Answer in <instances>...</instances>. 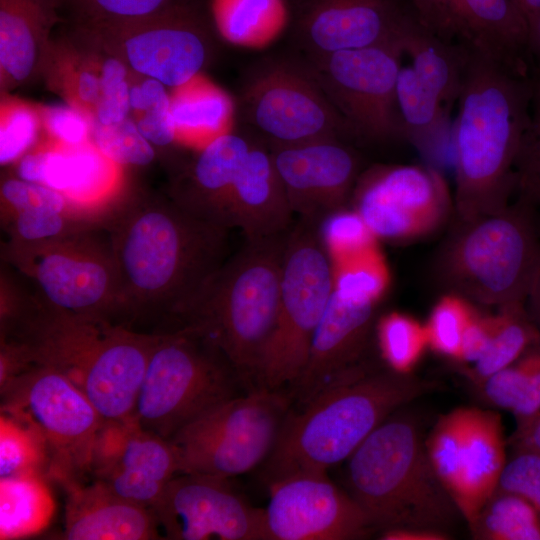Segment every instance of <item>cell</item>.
<instances>
[{
  "label": "cell",
  "instance_id": "26",
  "mask_svg": "<svg viewBox=\"0 0 540 540\" xmlns=\"http://www.w3.org/2000/svg\"><path fill=\"white\" fill-rule=\"evenodd\" d=\"M59 11L58 0H0L2 93L43 75Z\"/></svg>",
  "mask_w": 540,
  "mask_h": 540
},
{
  "label": "cell",
  "instance_id": "52",
  "mask_svg": "<svg viewBox=\"0 0 540 540\" xmlns=\"http://www.w3.org/2000/svg\"><path fill=\"white\" fill-rule=\"evenodd\" d=\"M530 369L523 394L515 406L517 425L527 421L540 411V338L527 349Z\"/></svg>",
  "mask_w": 540,
  "mask_h": 540
},
{
  "label": "cell",
  "instance_id": "54",
  "mask_svg": "<svg viewBox=\"0 0 540 540\" xmlns=\"http://www.w3.org/2000/svg\"><path fill=\"white\" fill-rule=\"evenodd\" d=\"M513 442L516 450H531L540 453V411L517 425Z\"/></svg>",
  "mask_w": 540,
  "mask_h": 540
},
{
  "label": "cell",
  "instance_id": "11",
  "mask_svg": "<svg viewBox=\"0 0 540 540\" xmlns=\"http://www.w3.org/2000/svg\"><path fill=\"white\" fill-rule=\"evenodd\" d=\"M292 404L283 389L253 387L212 407L169 439L180 473L231 478L264 464Z\"/></svg>",
  "mask_w": 540,
  "mask_h": 540
},
{
  "label": "cell",
  "instance_id": "4",
  "mask_svg": "<svg viewBox=\"0 0 540 540\" xmlns=\"http://www.w3.org/2000/svg\"><path fill=\"white\" fill-rule=\"evenodd\" d=\"M431 389L409 374L367 362L291 411L264 462L269 485L282 478L327 470L346 461L398 408Z\"/></svg>",
  "mask_w": 540,
  "mask_h": 540
},
{
  "label": "cell",
  "instance_id": "12",
  "mask_svg": "<svg viewBox=\"0 0 540 540\" xmlns=\"http://www.w3.org/2000/svg\"><path fill=\"white\" fill-rule=\"evenodd\" d=\"M1 412L36 430L50 453L48 474L56 480L90 472L92 451L103 418L61 373L41 365H25L0 382Z\"/></svg>",
  "mask_w": 540,
  "mask_h": 540
},
{
  "label": "cell",
  "instance_id": "9",
  "mask_svg": "<svg viewBox=\"0 0 540 540\" xmlns=\"http://www.w3.org/2000/svg\"><path fill=\"white\" fill-rule=\"evenodd\" d=\"M237 380L223 355L195 331H160L133 416L143 429L169 440L204 412L236 396Z\"/></svg>",
  "mask_w": 540,
  "mask_h": 540
},
{
  "label": "cell",
  "instance_id": "30",
  "mask_svg": "<svg viewBox=\"0 0 540 540\" xmlns=\"http://www.w3.org/2000/svg\"><path fill=\"white\" fill-rule=\"evenodd\" d=\"M400 44L417 77L451 109L461 91L465 43L442 39L424 27L415 16L406 24Z\"/></svg>",
  "mask_w": 540,
  "mask_h": 540
},
{
  "label": "cell",
  "instance_id": "25",
  "mask_svg": "<svg viewBox=\"0 0 540 540\" xmlns=\"http://www.w3.org/2000/svg\"><path fill=\"white\" fill-rule=\"evenodd\" d=\"M66 491L63 538L68 540L159 539V524L150 508L127 500L99 480L82 484L60 481Z\"/></svg>",
  "mask_w": 540,
  "mask_h": 540
},
{
  "label": "cell",
  "instance_id": "56",
  "mask_svg": "<svg viewBox=\"0 0 540 540\" xmlns=\"http://www.w3.org/2000/svg\"><path fill=\"white\" fill-rule=\"evenodd\" d=\"M529 65L534 94H540V13L529 20Z\"/></svg>",
  "mask_w": 540,
  "mask_h": 540
},
{
  "label": "cell",
  "instance_id": "39",
  "mask_svg": "<svg viewBox=\"0 0 540 540\" xmlns=\"http://www.w3.org/2000/svg\"><path fill=\"white\" fill-rule=\"evenodd\" d=\"M72 26L100 27L144 20L178 0H58Z\"/></svg>",
  "mask_w": 540,
  "mask_h": 540
},
{
  "label": "cell",
  "instance_id": "55",
  "mask_svg": "<svg viewBox=\"0 0 540 540\" xmlns=\"http://www.w3.org/2000/svg\"><path fill=\"white\" fill-rule=\"evenodd\" d=\"M383 540H446L447 533L438 529L421 527H392L383 529L380 534Z\"/></svg>",
  "mask_w": 540,
  "mask_h": 540
},
{
  "label": "cell",
  "instance_id": "41",
  "mask_svg": "<svg viewBox=\"0 0 540 540\" xmlns=\"http://www.w3.org/2000/svg\"><path fill=\"white\" fill-rule=\"evenodd\" d=\"M463 436L464 407H461L441 416L425 442L430 464L453 501L459 491Z\"/></svg>",
  "mask_w": 540,
  "mask_h": 540
},
{
  "label": "cell",
  "instance_id": "23",
  "mask_svg": "<svg viewBox=\"0 0 540 540\" xmlns=\"http://www.w3.org/2000/svg\"><path fill=\"white\" fill-rule=\"evenodd\" d=\"M119 170L90 141L68 146L49 139L17 161L16 177L44 184L84 208L99 211L115 193Z\"/></svg>",
  "mask_w": 540,
  "mask_h": 540
},
{
  "label": "cell",
  "instance_id": "42",
  "mask_svg": "<svg viewBox=\"0 0 540 540\" xmlns=\"http://www.w3.org/2000/svg\"><path fill=\"white\" fill-rule=\"evenodd\" d=\"M89 141L117 166H147L155 157V147L127 117L121 122L104 125L91 123Z\"/></svg>",
  "mask_w": 540,
  "mask_h": 540
},
{
  "label": "cell",
  "instance_id": "28",
  "mask_svg": "<svg viewBox=\"0 0 540 540\" xmlns=\"http://www.w3.org/2000/svg\"><path fill=\"white\" fill-rule=\"evenodd\" d=\"M231 214L233 228H239L245 239L281 234L294 223L270 150L257 142L238 171Z\"/></svg>",
  "mask_w": 540,
  "mask_h": 540
},
{
  "label": "cell",
  "instance_id": "48",
  "mask_svg": "<svg viewBox=\"0 0 540 540\" xmlns=\"http://www.w3.org/2000/svg\"><path fill=\"white\" fill-rule=\"evenodd\" d=\"M520 198L540 207V94H534L531 123L518 166Z\"/></svg>",
  "mask_w": 540,
  "mask_h": 540
},
{
  "label": "cell",
  "instance_id": "5",
  "mask_svg": "<svg viewBox=\"0 0 540 540\" xmlns=\"http://www.w3.org/2000/svg\"><path fill=\"white\" fill-rule=\"evenodd\" d=\"M288 231L245 239L170 327L195 331L242 381L255 382L274 331Z\"/></svg>",
  "mask_w": 540,
  "mask_h": 540
},
{
  "label": "cell",
  "instance_id": "34",
  "mask_svg": "<svg viewBox=\"0 0 540 540\" xmlns=\"http://www.w3.org/2000/svg\"><path fill=\"white\" fill-rule=\"evenodd\" d=\"M214 24L231 44L259 48L269 44L285 24L281 0H214Z\"/></svg>",
  "mask_w": 540,
  "mask_h": 540
},
{
  "label": "cell",
  "instance_id": "18",
  "mask_svg": "<svg viewBox=\"0 0 540 540\" xmlns=\"http://www.w3.org/2000/svg\"><path fill=\"white\" fill-rule=\"evenodd\" d=\"M269 540H350L375 528L369 515L327 472L294 474L268 485Z\"/></svg>",
  "mask_w": 540,
  "mask_h": 540
},
{
  "label": "cell",
  "instance_id": "2",
  "mask_svg": "<svg viewBox=\"0 0 540 540\" xmlns=\"http://www.w3.org/2000/svg\"><path fill=\"white\" fill-rule=\"evenodd\" d=\"M1 350L18 366L51 368L69 379L104 420L134 413L159 332L73 315L18 289L1 303Z\"/></svg>",
  "mask_w": 540,
  "mask_h": 540
},
{
  "label": "cell",
  "instance_id": "17",
  "mask_svg": "<svg viewBox=\"0 0 540 540\" xmlns=\"http://www.w3.org/2000/svg\"><path fill=\"white\" fill-rule=\"evenodd\" d=\"M151 510L167 539L269 540L264 508L239 495L229 478L178 473Z\"/></svg>",
  "mask_w": 540,
  "mask_h": 540
},
{
  "label": "cell",
  "instance_id": "35",
  "mask_svg": "<svg viewBox=\"0 0 540 540\" xmlns=\"http://www.w3.org/2000/svg\"><path fill=\"white\" fill-rule=\"evenodd\" d=\"M499 310L498 314L489 316V342L471 371L472 377L479 383L514 363L540 338V331L528 318L523 305Z\"/></svg>",
  "mask_w": 540,
  "mask_h": 540
},
{
  "label": "cell",
  "instance_id": "38",
  "mask_svg": "<svg viewBox=\"0 0 540 540\" xmlns=\"http://www.w3.org/2000/svg\"><path fill=\"white\" fill-rule=\"evenodd\" d=\"M50 453L42 436L21 420L1 412L0 478L30 473L44 475Z\"/></svg>",
  "mask_w": 540,
  "mask_h": 540
},
{
  "label": "cell",
  "instance_id": "31",
  "mask_svg": "<svg viewBox=\"0 0 540 540\" xmlns=\"http://www.w3.org/2000/svg\"><path fill=\"white\" fill-rule=\"evenodd\" d=\"M55 510L52 492L43 474L0 478V539L14 540L38 534Z\"/></svg>",
  "mask_w": 540,
  "mask_h": 540
},
{
  "label": "cell",
  "instance_id": "3",
  "mask_svg": "<svg viewBox=\"0 0 540 540\" xmlns=\"http://www.w3.org/2000/svg\"><path fill=\"white\" fill-rule=\"evenodd\" d=\"M453 130L456 220L496 212L517 188L533 83L468 43Z\"/></svg>",
  "mask_w": 540,
  "mask_h": 540
},
{
  "label": "cell",
  "instance_id": "16",
  "mask_svg": "<svg viewBox=\"0 0 540 540\" xmlns=\"http://www.w3.org/2000/svg\"><path fill=\"white\" fill-rule=\"evenodd\" d=\"M352 201L372 235L392 241L430 234L454 211L443 176L421 165L376 166L362 172Z\"/></svg>",
  "mask_w": 540,
  "mask_h": 540
},
{
  "label": "cell",
  "instance_id": "6",
  "mask_svg": "<svg viewBox=\"0 0 540 540\" xmlns=\"http://www.w3.org/2000/svg\"><path fill=\"white\" fill-rule=\"evenodd\" d=\"M394 414L346 460L349 494L374 527L441 530L459 510L430 464L415 420Z\"/></svg>",
  "mask_w": 540,
  "mask_h": 540
},
{
  "label": "cell",
  "instance_id": "47",
  "mask_svg": "<svg viewBox=\"0 0 540 540\" xmlns=\"http://www.w3.org/2000/svg\"><path fill=\"white\" fill-rule=\"evenodd\" d=\"M497 490L525 498L540 513V453L516 450L505 464Z\"/></svg>",
  "mask_w": 540,
  "mask_h": 540
},
{
  "label": "cell",
  "instance_id": "15",
  "mask_svg": "<svg viewBox=\"0 0 540 540\" xmlns=\"http://www.w3.org/2000/svg\"><path fill=\"white\" fill-rule=\"evenodd\" d=\"M240 109L269 147L350 137L309 68L289 61L269 60L255 67L242 87Z\"/></svg>",
  "mask_w": 540,
  "mask_h": 540
},
{
  "label": "cell",
  "instance_id": "20",
  "mask_svg": "<svg viewBox=\"0 0 540 540\" xmlns=\"http://www.w3.org/2000/svg\"><path fill=\"white\" fill-rule=\"evenodd\" d=\"M90 472L119 496L151 509L180 468L171 442L143 429L132 415L103 420Z\"/></svg>",
  "mask_w": 540,
  "mask_h": 540
},
{
  "label": "cell",
  "instance_id": "50",
  "mask_svg": "<svg viewBox=\"0 0 540 540\" xmlns=\"http://www.w3.org/2000/svg\"><path fill=\"white\" fill-rule=\"evenodd\" d=\"M530 369L527 350L511 365L482 382L486 399L498 408L513 411L525 389Z\"/></svg>",
  "mask_w": 540,
  "mask_h": 540
},
{
  "label": "cell",
  "instance_id": "44",
  "mask_svg": "<svg viewBox=\"0 0 540 540\" xmlns=\"http://www.w3.org/2000/svg\"><path fill=\"white\" fill-rule=\"evenodd\" d=\"M1 217L19 212L51 211L60 213H95L59 191L44 184L18 177H6L0 187Z\"/></svg>",
  "mask_w": 540,
  "mask_h": 540
},
{
  "label": "cell",
  "instance_id": "37",
  "mask_svg": "<svg viewBox=\"0 0 540 540\" xmlns=\"http://www.w3.org/2000/svg\"><path fill=\"white\" fill-rule=\"evenodd\" d=\"M136 76L134 80L131 75L129 116L154 147H169L177 140L171 95L161 82Z\"/></svg>",
  "mask_w": 540,
  "mask_h": 540
},
{
  "label": "cell",
  "instance_id": "21",
  "mask_svg": "<svg viewBox=\"0 0 540 540\" xmlns=\"http://www.w3.org/2000/svg\"><path fill=\"white\" fill-rule=\"evenodd\" d=\"M377 302L335 285L305 368L289 392L298 407L366 363Z\"/></svg>",
  "mask_w": 540,
  "mask_h": 540
},
{
  "label": "cell",
  "instance_id": "7",
  "mask_svg": "<svg viewBox=\"0 0 540 540\" xmlns=\"http://www.w3.org/2000/svg\"><path fill=\"white\" fill-rule=\"evenodd\" d=\"M534 206L514 204L459 221L437 259L440 280L454 294L499 309L523 305L540 269Z\"/></svg>",
  "mask_w": 540,
  "mask_h": 540
},
{
  "label": "cell",
  "instance_id": "22",
  "mask_svg": "<svg viewBox=\"0 0 540 540\" xmlns=\"http://www.w3.org/2000/svg\"><path fill=\"white\" fill-rule=\"evenodd\" d=\"M296 21L311 57L399 42L415 17L399 0H302Z\"/></svg>",
  "mask_w": 540,
  "mask_h": 540
},
{
  "label": "cell",
  "instance_id": "29",
  "mask_svg": "<svg viewBox=\"0 0 540 540\" xmlns=\"http://www.w3.org/2000/svg\"><path fill=\"white\" fill-rule=\"evenodd\" d=\"M460 40L530 76L529 23L517 0H457Z\"/></svg>",
  "mask_w": 540,
  "mask_h": 540
},
{
  "label": "cell",
  "instance_id": "58",
  "mask_svg": "<svg viewBox=\"0 0 540 540\" xmlns=\"http://www.w3.org/2000/svg\"><path fill=\"white\" fill-rule=\"evenodd\" d=\"M519 6L529 20L540 13V0H517Z\"/></svg>",
  "mask_w": 540,
  "mask_h": 540
},
{
  "label": "cell",
  "instance_id": "10",
  "mask_svg": "<svg viewBox=\"0 0 540 540\" xmlns=\"http://www.w3.org/2000/svg\"><path fill=\"white\" fill-rule=\"evenodd\" d=\"M335 280L320 225L298 218L287 234L277 320L254 387L282 390L296 383Z\"/></svg>",
  "mask_w": 540,
  "mask_h": 540
},
{
  "label": "cell",
  "instance_id": "49",
  "mask_svg": "<svg viewBox=\"0 0 540 540\" xmlns=\"http://www.w3.org/2000/svg\"><path fill=\"white\" fill-rule=\"evenodd\" d=\"M42 127L49 139L68 146L89 141L91 120L81 110L69 105H49L39 108Z\"/></svg>",
  "mask_w": 540,
  "mask_h": 540
},
{
  "label": "cell",
  "instance_id": "46",
  "mask_svg": "<svg viewBox=\"0 0 540 540\" xmlns=\"http://www.w3.org/2000/svg\"><path fill=\"white\" fill-rule=\"evenodd\" d=\"M102 50L100 96L92 122L109 125L130 115L131 71L119 58Z\"/></svg>",
  "mask_w": 540,
  "mask_h": 540
},
{
  "label": "cell",
  "instance_id": "24",
  "mask_svg": "<svg viewBox=\"0 0 540 540\" xmlns=\"http://www.w3.org/2000/svg\"><path fill=\"white\" fill-rule=\"evenodd\" d=\"M252 143L237 133L215 137L176 175L167 194L194 216L231 230L236 178Z\"/></svg>",
  "mask_w": 540,
  "mask_h": 540
},
{
  "label": "cell",
  "instance_id": "27",
  "mask_svg": "<svg viewBox=\"0 0 540 540\" xmlns=\"http://www.w3.org/2000/svg\"><path fill=\"white\" fill-rule=\"evenodd\" d=\"M505 464L500 415L492 410L464 407L459 491L454 502L470 528L496 492Z\"/></svg>",
  "mask_w": 540,
  "mask_h": 540
},
{
  "label": "cell",
  "instance_id": "14",
  "mask_svg": "<svg viewBox=\"0 0 540 540\" xmlns=\"http://www.w3.org/2000/svg\"><path fill=\"white\" fill-rule=\"evenodd\" d=\"M139 76L177 88L194 79L212 52V32L194 0H178L153 17L124 24L77 27Z\"/></svg>",
  "mask_w": 540,
  "mask_h": 540
},
{
  "label": "cell",
  "instance_id": "40",
  "mask_svg": "<svg viewBox=\"0 0 540 540\" xmlns=\"http://www.w3.org/2000/svg\"><path fill=\"white\" fill-rule=\"evenodd\" d=\"M381 355L388 368L410 374L428 344L425 325L401 313L384 316L377 328Z\"/></svg>",
  "mask_w": 540,
  "mask_h": 540
},
{
  "label": "cell",
  "instance_id": "36",
  "mask_svg": "<svg viewBox=\"0 0 540 540\" xmlns=\"http://www.w3.org/2000/svg\"><path fill=\"white\" fill-rule=\"evenodd\" d=\"M485 540H540V513L525 498L496 490L470 528Z\"/></svg>",
  "mask_w": 540,
  "mask_h": 540
},
{
  "label": "cell",
  "instance_id": "1",
  "mask_svg": "<svg viewBox=\"0 0 540 540\" xmlns=\"http://www.w3.org/2000/svg\"><path fill=\"white\" fill-rule=\"evenodd\" d=\"M100 224L128 322L155 319L171 326L230 255V230L194 216L168 194L113 199L102 208Z\"/></svg>",
  "mask_w": 540,
  "mask_h": 540
},
{
  "label": "cell",
  "instance_id": "32",
  "mask_svg": "<svg viewBox=\"0 0 540 540\" xmlns=\"http://www.w3.org/2000/svg\"><path fill=\"white\" fill-rule=\"evenodd\" d=\"M171 105L177 140L214 139L226 133L233 114L229 96L196 77L174 88Z\"/></svg>",
  "mask_w": 540,
  "mask_h": 540
},
{
  "label": "cell",
  "instance_id": "43",
  "mask_svg": "<svg viewBox=\"0 0 540 540\" xmlns=\"http://www.w3.org/2000/svg\"><path fill=\"white\" fill-rule=\"evenodd\" d=\"M475 314L466 298L454 293L443 296L425 325L429 346L459 361L464 333Z\"/></svg>",
  "mask_w": 540,
  "mask_h": 540
},
{
  "label": "cell",
  "instance_id": "8",
  "mask_svg": "<svg viewBox=\"0 0 540 540\" xmlns=\"http://www.w3.org/2000/svg\"><path fill=\"white\" fill-rule=\"evenodd\" d=\"M1 258L46 305L123 324L118 268L100 221L43 241L4 240Z\"/></svg>",
  "mask_w": 540,
  "mask_h": 540
},
{
  "label": "cell",
  "instance_id": "19",
  "mask_svg": "<svg viewBox=\"0 0 540 540\" xmlns=\"http://www.w3.org/2000/svg\"><path fill=\"white\" fill-rule=\"evenodd\" d=\"M294 215L318 225L343 212L361 175V161L343 139L269 147Z\"/></svg>",
  "mask_w": 540,
  "mask_h": 540
},
{
  "label": "cell",
  "instance_id": "13",
  "mask_svg": "<svg viewBox=\"0 0 540 540\" xmlns=\"http://www.w3.org/2000/svg\"><path fill=\"white\" fill-rule=\"evenodd\" d=\"M399 42L311 57L307 66L350 137L371 144L405 140L396 97Z\"/></svg>",
  "mask_w": 540,
  "mask_h": 540
},
{
  "label": "cell",
  "instance_id": "45",
  "mask_svg": "<svg viewBox=\"0 0 540 540\" xmlns=\"http://www.w3.org/2000/svg\"><path fill=\"white\" fill-rule=\"evenodd\" d=\"M42 127L39 108L16 99H2L0 117L1 165L17 162L35 144Z\"/></svg>",
  "mask_w": 540,
  "mask_h": 540
},
{
  "label": "cell",
  "instance_id": "57",
  "mask_svg": "<svg viewBox=\"0 0 540 540\" xmlns=\"http://www.w3.org/2000/svg\"><path fill=\"white\" fill-rule=\"evenodd\" d=\"M527 300L530 302L532 318L540 331V269Z\"/></svg>",
  "mask_w": 540,
  "mask_h": 540
},
{
  "label": "cell",
  "instance_id": "53",
  "mask_svg": "<svg viewBox=\"0 0 540 540\" xmlns=\"http://www.w3.org/2000/svg\"><path fill=\"white\" fill-rule=\"evenodd\" d=\"M489 337V316L482 317L476 313L464 333L459 361L476 363L484 354Z\"/></svg>",
  "mask_w": 540,
  "mask_h": 540
},
{
  "label": "cell",
  "instance_id": "33",
  "mask_svg": "<svg viewBox=\"0 0 540 540\" xmlns=\"http://www.w3.org/2000/svg\"><path fill=\"white\" fill-rule=\"evenodd\" d=\"M396 97L405 140L422 150L436 146L448 132L450 109L422 83L410 65L401 66Z\"/></svg>",
  "mask_w": 540,
  "mask_h": 540
},
{
  "label": "cell",
  "instance_id": "51",
  "mask_svg": "<svg viewBox=\"0 0 540 540\" xmlns=\"http://www.w3.org/2000/svg\"><path fill=\"white\" fill-rule=\"evenodd\" d=\"M418 21L447 41L460 40L457 0H409Z\"/></svg>",
  "mask_w": 540,
  "mask_h": 540
}]
</instances>
